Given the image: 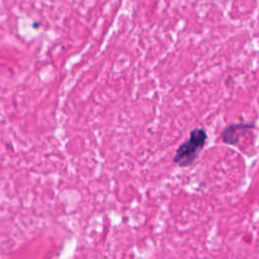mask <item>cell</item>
<instances>
[{
  "label": "cell",
  "instance_id": "obj_1",
  "mask_svg": "<svg viewBox=\"0 0 259 259\" xmlns=\"http://www.w3.org/2000/svg\"><path fill=\"white\" fill-rule=\"evenodd\" d=\"M207 136L204 130L195 128L190 132V137L176 151L173 158L174 163L180 167L191 165L197 158L199 152L205 145Z\"/></svg>",
  "mask_w": 259,
  "mask_h": 259
},
{
  "label": "cell",
  "instance_id": "obj_2",
  "mask_svg": "<svg viewBox=\"0 0 259 259\" xmlns=\"http://www.w3.org/2000/svg\"><path fill=\"white\" fill-rule=\"evenodd\" d=\"M250 127H251L250 124H233V125L227 127L223 132V134H222L223 141L227 144L235 145L238 143L241 133L244 132V130H247Z\"/></svg>",
  "mask_w": 259,
  "mask_h": 259
}]
</instances>
